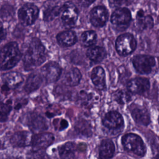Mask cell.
I'll list each match as a JSON object with an SVG mask.
<instances>
[{"label":"cell","instance_id":"6da1fadb","mask_svg":"<svg viewBox=\"0 0 159 159\" xmlns=\"http://www.w3.org/2000/svg\"><path fill=\"white\" fill-rule=\"evenodd\" d=\"M46 57V49L41 41L32 38L23 55L24 68L29 70L39 66L45 61Z\"/></svg>","mask_w":159,"mask_h":159},{"label":"cell","instance_id":"7a4b0ae2","mask_svg":"<svg viewBox=\"0 0 159 159\" xmlns=\"http://www.w3.org/2000/svg\"><path fill=\"white\" fill-rule=\"evenodd\" d=\"M22 57L18 45L15 42L6 44L0 51V69L9 70L14 67Z\"/></svg>","mask_w":159,"mask_h":159},{"label":"cell","instance_id":"3957f363","mask_svg":"<svg viewBox=\"0 0 159 159\" xmlns=\"http://www.w3.org/2000/svg\"><path fill=\"white\" fill-rule=\"evenodd\" d=\"M122 143L126 150L138 156L143 157L145 153V144L140 137L137 134L130 133L124 135L122 138Z\"/></svg>","mask_w":159,"mask_h":159},{"label":"cell","instance_id":"277c9868","mask_svg":"<svg viewBox=\"0 0 159 159\" xmlns=\"http://www.w3.org/2000/svg\"><path fill=\"white\" fill-rule=\"evenodd\" d=\"M136 46L137 42L135 38L129 33H125L119 35L116 41V50L122 56H125L133 52Z\"/></svg>","mask_w":159,"mask_h":159},{"label":"cell","instance_id":"5b68a950","mask_svg":"<svg viewBox=\"0 0 159 159\" xmlns=\"http://www.w3.org/2000/svg\"><path fill=\"white\" fill-rule=\"evenodd\" d=\"M23 81L22 75L16 71L4 74L1 76V91L4 94H8L11 90L17 88Z\"/></svg>","mask_w":159,"mask_h":159},{"label":"cell","instance_id":"8992f818","mask_svg":"<svg viewBox=\"0 0 159 159\" xmlns=\"http://www.w3.org/2000/svg\"><path fill=\"white\" fill-rule=\"evenodd\" d=\"M38 7L33 4H26L18 11V18L24 25H30L34 23L39 15Z\"/></svg>","mask_w":159,"mask_h":159},{"label":"cell","instance_id":"52a82bcc","mask_svg":"<svg viewBox=\"0 0 159 159\" xmlns=\"http://www.w3.org/2000/svg\"><path fill=\"white\" fill-rule=\"evenodd\" d=\"M132 63L138 73L145 75L152 71L155 65V60L150 55H139L134 57Z\"/></svg>","mask_w":159,"mask_h":159},{"label":"cell","instance_id":"ba28073f","mask_svg":"<svg viewBox=\"0 0 159 159\" xmlns=\"http://www.w3.org/2000/svg\"><path fill=\"white\" fill-rule=\"evenodd\" d=\"M60 14L63 23L68 26L73 25L78 17V9L71 2H67L61 7Z\"/></svg>","mask_w":159,"mask_h":159},{"label":"cell","instance_id":"9c48e42d","mask_svg":"<svg viewBox=\"0 0 159 159\" xmlns=\"http://www.w3.org/2000/svg\"><path fill=\"white\" fill-rule=\"evenodd\" d=\"M61 68L58 63L50 61L43 65L40 70L42 78L47 83H51L57 81L61 75Z\"/></svg>","mask_w":159,"mask_h":159},{"label":"cell","instance_id":"30bf717a","mask_svg":"<svg viewBox=\"0 0 159 159\" xmlns=\"http://www.w3.org/2000/svg\"><path fill=\"white\" fill-rule=\"evenodd\" d=\"M54 140V136L51 133H39L32 136L31 145L34 151H40L47 148Z\"/></svg>","mask_w":159,"mask_h":159},{"label":"cell","instance_id":"8fae6325","mask_svg":"<svg viewBox=\"0 0 159 159\" xmlns=\"http://www.w3.org/2000/svg\"><path fill=\"white\" fill-rule=\"evenodd\" d=\"M107 18L108 12L104 6H96L90 12V22L95 27L104 26Z\"/></svg>","mask_w":159,"mask_h":159},{"label":"cell","instance_id":"7c38bea8","mask_svg":"<svg viewBox=\"0 0 159 159\" xmlns=\"http://www.w3.org/2000/svg\"><path fill=\"white\" fill-rule=\"evenodd\" d=\"M131 20V13L125 7L116 9L111 17V23L115 25L122 26L127 25Z\"/></svg>","mask_w":159,"mask_h":159},{"label":"cell","instance_id":"4fadbf2b","mask_svg":"<svg viewBox=\"0 0 159 159\" xmlns=\"http://www.w3.org/2000/svg\"><path fill=\"white\" fill-rule=\"evenodd\" d=\"M150 83L148 79L145 78H135L129 81L127 84V88L130 93L134 94H142L149 89Z\"/></svg>","mask_w":159,"mask_h":159},{"label":"cell","instance_id":"5bb4252c","mask_svg":"<svg viewBox=\"0 0 159 159\" xmlns=\"http://www.w3.org/2000/svg\"><path fill=\"white\" fill-rule=\"evenodd\" d=\"M27 125L31 131L34 132H42L48 128V125L44 117L36 113L30 114L27 119Z\"/></svg>","mask_w":159,"mask_h":159},{"label":"cell","instance_id":"9a60e30c","mask_svg":"<svg viewBox=\"0 0 159 159\" xmlns=\"http://www.w3.org/2000/svg\"><path fill=\"white\" fill-rule=\"evenodd\" d=\"M103 125L110 129H117L124 124L122 116L116 111H110L107 112L102 119Z\"/></svg>","mask_w":159,"mask_h":159},{"label":"cell","instance_id":"2e32d148","mask_svg":"<svg viewBox=\"0 0 159 159\" xmlns=\"http://www.w3.org/2000/svg\"><path fill=\"white\" fill-rule=\"evenodd\" d=\"M32 136L29 132L19 131L12 135L10 142L14 147H27L31 145Z\"/></svg>","mask_w":159,"mask_h":159},{"label":"cell","instance_id":"e0dca14e","mask_svg":"<svg viewBox=\"0 0 159 159\" xmlns=\"http://www.w3.org/2000/svg\"><path fill=\"white\" fill-rule=\"evenodd\" d=\"M134 120L139 124L147 125L150 122V116L147 111L139 106H132L130 109Z\"/></svg>","mask_w":159,"mask_h":159},{"label":"cell","instance_id":"ac0fdd59","mask_svg":"<svg viewBox=\"0 0 159 159\" xmlns=\"http://www.w3.org/2000/svg\"><path fill=\"white\" fill-rule=\"evenodd\" d=\"M91 78L95 87L103 90L106 88V77L104 69L101 66H96L93 68L91 75Z\"/></svg>","mask_w":159,"mask_h":159},{"label":"cell","instance_id":"d6986e66","mask_svg":"<svg viewBox=\"0 0 159 159\" xmlns=\"http://www.w3.org/2000/svg\"><path fill=\"white\" fill-rule=\"evenodd\" d=\"M115 152V147L113 142L110 139H105L101 143L99 147V159H110Z\"/></svg>","mask_w":159,"mask_h":159},{"label":"cell","instance_id":"ffe728a7","mask_svg":"<svg viewBox=\"0 0 159 159\" xmlns=\"http://www.w3.org/2000/svg\"><path fill=\"white\" fill-rule=\"evenodd\" d=\"M57 40L58 44L61 46L70 47L76 43L77 38L75 32L72 30H65L57 35Z\"/></svg>","mask_w":159,"mask_h":159},{"label":"cell","instance_id":"44dd1931","mask_svg":"<svg viewBox=\"0 0 159 159\" xmlns=\"http://www.w3.org/2000/svg\"><path fill=\"white\" fill-rule=\"evenodd\" d=\"M81 78V74L76 68H72L69 70L64 75L63 83L67 86H73L78 84Z\"/></svg>","mask_w":159,"mask_h":159},{"label":"cell","instance_id":"7402d4cb","mask_svg":"<svg viewBox=\"0 0 159 159\" xmlns=\"http://www.w3.org/2000/svg\"><path fill=\"white\" fill-rule=\"evenodd\" d=\"M42 83V78L37 73L30 74L25 84L24 90L27 93H30L37 90Z\"/></svg>","mask_w":159,"mask_h":159},{"label":"cell","instance_id":"603a6c76","mask_svg":"<svg viewBox=\"0 0 159 159\" xmlns=\"http://www.w3.org/2000/svg\"><path fill=\"white\" fill-rule=\"evenodd\" d=\"M107 53L103 47L99 46H93L89 48L86 52L87 57L92 61H101L104 60Z\"/></svg>","mask_w":159,"mask_h":159},{"label":"cell","instance_id":"cb8c5ba5","mask_svg":"<svg viewBox=\"0 0 159 159\" xmlns=\"http://www.w3.org/2000/svg\"><path fill=\"white\" fill-rule=\"evenodd\" d=\"M75 145L72 142H66L58 148L59 155L62 159H73Z\"/></svg>","mask_w":159,"mask_h":159},{"label":"cell","instance_id":"d4e9b609","mask_svg":"<svg viewBox=\"0 0 159 159\" xmlns=\"http://www.w3.org/2000/svg\"><path fill=\"white\" fill-rule=\"evenodd\" d=\"M137 24L143 29H150L153 27V20L150 16H145L144 12L140 9L137 14Z\"/></svg>","mask_w":159,"mask_h":159},{"label":"cell","instance_id":"484cf974","mask_svg":"<svg viewBox=\"0 0 159 159\" xmlns=\"http://www.w3.org/2000/svg\"><path fill=\"white\" fill-rule=\"evenodd\" d=\"M61 7L58 6H48L43 11V19L45 20H52L60 15Z\"/></svg>","mask_w":159,"mask_h":159},{"label":"cell","instance_id":"4316f807","mask_svg":"<svg viewBox=\"0 0 159 159\" xmlns=\"http://www.w3.org/2000/svg\"><path fill=\"white\" fill-rule=\"evenodd\" d=\"M96 33L93 30L85 31L81 35V43L84 46H91L93 45L96 42Z\"/></svg>","mask_w":159,"mask_h":159},{"label":"cell","instance_id":"83f0119b","mask_svg":"<svg viewBox=\"0 0 159 159\" xmlns=\"http://www.w3.org/2000/svg\"><path fill=\"white\" fill-rule=\"evenodd\" d=\"M116 101L121 104L129 102L131 100L130 93L125 90H119L114 95Z\"/></svg>","mask_w":159,"mask_h":159},{"label":"cell","instance_id":"f1b7e54d","mask_svg":"<svg viewBox=\"0 0 159 159\" xmlns=\"http://www.w3.org/2000/svg\"><path fill=\"white\" fill-rule=\"evenodd\" d=\"M14 7L10 5L7 4L2 6L0 10L1 16L4 19V20H8L11 19L14 15Z\"/></svg>","mask_w":159,"mask_h":159},{"label":"cell","instance_id":"f546056e","mask_svg":"<svg viewBox=\"0 0 159 159\" xmlns=\"http://www.w3.org/2000/svg\"><path fill=\"white\" fill-rule=\"evenodd\" d=\"M11 109L10 103L0 102V122H4L7 120Z\"/></svg>","mask_w":159,"mask_h":159},{"label":"cell","instance_id":"4dcf8cb0","mask_svg":"<svg viewBox=\"0 0 159 159\" xmlns=\"http://www.w3.org/2000/svg\"><path fill=\"white\" fill-rule=\"evenodd\" d=\"M27 159H50L48 156L42 150L30 151L27 155Z\"/></svg>","mask_w":159,"mask_h":159},{"label":"cell","instance_id":"1f68e13d","mask_svg":"<svg viewBox=\"0 0 159 159\" xmlns=\"http://www.w3.org/2000/svg\"><path fill=\"white\" fill-rule=\"evenodd\" d=\"M68 122L65 119H61L59 122V125L56 128L57 129L59 130H61L65 129L68 127Z\"/></svg>","mask_w":159,"mask_h":159},{"label":"cell","instance_id":"d6a6232c","mask_svg":"<svg viewBox=\"0 0 159 159\" xmlns=\"http://www.w3.org/2000/svg\"><path fill=\"white\" fill-rule=\"evenodd\" d=\"M4 29L2 27V25H0V42L3 39L4 37Z\"/></svg>","mask_w":159,"mask_h":159},{"label":"cell","instance_id":"836d02e7","mask_svg":"<svg viewBox=\"0 0 159 159\" xmlns=\"http://www.w3.org/2000/svg\"><path fill=\"white\" fill-rule=\"evenodd\" d=\"M9 159H23V158H22V157H11V158H9Z\"/></svg>","mask_w":159,"mask_h":159},{"label":"cell","instance_id":"e575fe53","mask_svg":"<svg viewBox=\"0 0 159 159\" xmlns=\"http://www.w3.org/2000/svg\"><path fill=\"white\" fill-rule=\"evenodd\" d=\"M155 159H159V155H157V157L155 158Z\"/></svg>","mask_w":159,"mask_h":159}]
</instances>
